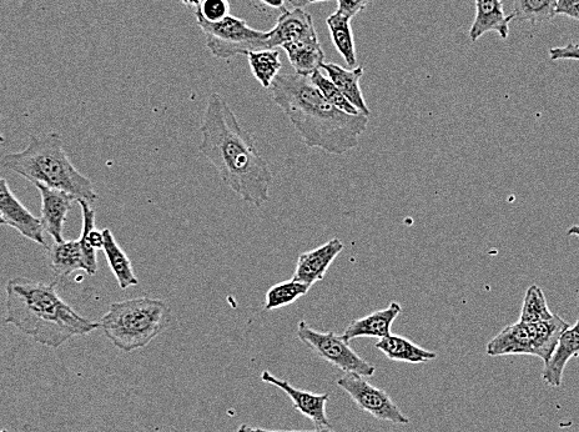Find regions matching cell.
<instances>
[{
  "instance_id": "29",
  "label": "cell",
  "mask_w": 579,
  "mask_h": 432,
  "mask_svg": "<svg viewBox=\"0 0 579 432\" xmlns=\"http://www.w3.org/2000/svg\"><path fill=\"white\" fill-rule=\"evenodd\" d=\"M230 4L228 0H203L195 9L196 17L204 19L205 22L219 23L228 17Z\"/></svg>"
},
{
  "instance_id": "32",
  "label": "cell",
  "mask_w": 579,
  "mask_h": 432,
  "mask_svg": "<svg viewBox=\"0 0 579 432\" xmlns=\"http://www.w3.org/2000/svg\"><path fill=\"white\" fill-rule=\"evenodd\" d=\"M556 15H566L579 22V0H557Z\"/></svg>"
},
{
  "instance_id": "3",
  "label": "cell",
  "mask_w": 579,
  "mask_h": 432,
  "mask_svg": "<svg viewBox=\"0 0 579 432\" xmlns=\"http://www.w3.org/2000/svg\"><path fill=\"white\" fill-rule=\"evenodd\" d=\"M57 285L58 281L45 284L23 276L10 279L5 288V323L52 349L99 329V323L85 319L60 298Z\"/></svg>"
},
{
  "instance_id": "28",
  "label": "cell",
  "mask_w": 579,
  "mask_h": 432,
  "mask_svg": "<svg viewBox=\"0 0 579 432\" xmlns=\"http://www.w3.org/2000/svg\"><path fill=\"white\" fill-rule=\"evenodd\" d=\"M312 83H314L317 89L320 90L322 95H324L327 102H329L332 107L339 109L340 112H344L350 115H360L361 113L357 110L354 105H352L349 100L344 97V94L336 88V85L331 82V80L325 77L324 74L317 70L311 75Z\"/></svg>"
},
{
  "instance_id": "23",
  "label": "cell",
  "mask_w": 579,
  "mask_h": 432,
  "mask_svg": "<svg viewBox=\"0 0 579 432\" xmlns=\"http://www.w3.org/2000/svg\"><path fill=\"white\" fill-rule=\"evenodd\" d=\"M327 28L331 33L337 52L352 69L357 67V55L354 34H352L351 18L336 12L326 19Z\"/></svg>"
},
{
  "instance_id": "25",
  "label": "cell",
  "mask_w": 579,
  "mask_h": 432,
  "mask_svg": "<svg viewBox=\"0 0 579 432\" xmlns=\"http://www.w3.org/2000/svg\"><path fill=\"white\" fill-rule=\"evenodd\" d=\"M557 0H513L512 18L532 25L551 22L556 17Z\"/></svg>"
},
{
  "instance_id": "2",
  "label": "cell",
  "mask_w": 579,
  "mask_h": 432,
  "mask_svg": "<svg viewBox=\"0 0 579 432\" xmlns=\"http://www.w3.org/2000/svg\"><path fill=\"white\" fill-rule=\"evenodd\" d=\"M270 92L307 148L344 155L359 147L369 117L346 114L332 107L310 77L279 74Z\"/></svg>"
},
{
  "instance_id": "16",
  "label": "cell",
  "mask_w": 579,
  "mask_h": 432,
  "mask_svg": "<svg viewBox=\"0 0 579 432\" xmlns=\"http://www.w3.org/2000/svg\"><path fill=\"white\" fill-rule=\"evenodd\" d=\"M401 313V305L392 301L385 309L351 321L341 336L347 343L359 338L384 339L391 334L392 324Z\"/></svg>"
},
{
  "instance_id": "38",
  "label": "cell",
  "mask_w": 579,
  "mask_h": 432,
  "mask_svg": "<svg viewBox=\"0 0 579 432\" xmlns=\"http://www.w3.org/2000/svg\"><path fill=\"white\" fill-rule=\"evenodd\" d=\"M568 235L577 236L579 239V225H572L570 229L567 231ZM578 301H579V294H578Z\"/></svg>"
},
{
  "instance_id": "35",
  "label": "cell",
  "mask_w": 579,
  "mask_h": 432,
  "mask_svg": "<svg viewBox=\"0 0 579 432\" xmlns=\"http://www.w3.org/2000/svg\"><path fill=\"white\" fill-rule=\"evenodd\" d=\"M292 8H301L304 9L307 4H309V0H286Z\"/></svg>"
},
{
  "instance_id": "14",
  "label": "cell",
  "mask_w": 579,
  "mask_h": 432,
  "mask_svg": "<svg viewBox=\"0 0 579 432\" xmlns=\"http://www.w3.org/2000/svg\"><path fill=\"white\" fill-rule=\"evenodd\" d=\"M269 33L268 49H276L288 43L319 38L317 37L314 20H312L309 13L301 8L285 10L280 15L274 29H271Z\"/></svg>"
},
{
  "instance_id": "11",
  "label": "cell",
  "mask_w": 579,
  "mask_h": 432,
  "mask_svg": "<svg viewBox=\"0 0 579 432\" xmlns=\"http://www.w3.org/2000/svg\"><path fill=\"white\" fill-rule=\"evenodd\" d=\"M0 216L5 225H9L22 234L24 238L45 246L42 221L29 212L9 188L7 180L0 178Z\"/></svg>"
},
{
  "instance_id": "21",
  "label": "cell",
  "mask_w": 579,
  "mask_h": 432,
  "mask_svg": "<svg viewBox=\"0 0 579 432\" xmlns=\"http://www.w3.org/2000/svg\"><path fill=\"white\" fill-rule=\"evenodd\" d=\"M281 48L288 55L289 62L295 73L304 75V77H311L325 63V53L322 50L319 38L288 43Z\"/></svg>"
},
{
  "instance_id": "6",
  "label": "cell",
  "mask_w": 579,
  "mask_h": 432,
  "mask_svg": "<svg viewBox=\"0 0 579 432\" xmlns=\"http://www.w3.org/2000/svg\"><path fill=\"white\" fill-rule=\"evenodd\" d=\"M570 328V324L561 316L540 323H523L508 325L487 345L488 356L528 355L536 356L547 363L555 351L561 335Z\"/></svg>"
},
{
  "instance_id": "41",
  "label": "cell",
  "mask_w": 579,
  "mask_h": 432,
  "mask_svg": "<svg viewBox=\"0 0 579 432\" xmlns=\"http://www.w3.org/2000/svg\"><path fill=\"white\" fill-rule=\"evenodd\" d=\"M4 142H5L4 135L0 133V144H3Z\"/></svg>"
},
{
  "instance_id": "1",
  "label": "cell",
  "mask_w": 579,
  "mask_h": 432,
  "mask_svg": "<svg viewBox=\"0 0 579 432\" xmlns=\"http://www.w3.org/2000/svg\"><path fill=\"white\" fill-rule=\"evenodd\" d=\"M200 133V153L214 165L226 187L254 207L268 203L273 172L261 157L254 135L241 127L233 109L218 93L208 99Z\"/></svg>"
},
{
  "instance_id": "20",
  "label": "cell",
  "mask_w": 579,
  "mask_h": 432,
  "mask_svg": "<svg viewBox=\"0 0 579 432\" xmlns=\"http://www.w3.org/2000/svg\"><path fill=\"white\" fill-rule=\"evenodd\" d=\"M375 348L381 351L387 359L400 361V363L425 364L437 358L434 351L421 348L404 336L394 334L377 341Z\"/></svg>"
},
{
  "instance_id": "37",
  "label": "cell",
  "mask_w": 579,
  "mask_h": 432,
  "mask_svg": "<svg viewBox=\"0 0 579 432\" xmlns=\"http://www.w3.org/2000/svg\"><path fill=\"white\" fill-rule=\"evenodd\" d=\"M259 432H335L332 431L331 429H317L315 431H271V430H264V429H258Z\"/></svg>"
},
{
  "instance_id": "27",
  "label": "cell",
  "mask_w": 579,
  "mask_h": 432,
  "mask_svg": "<svg viewBox=\"0 0 579 432\" xmlns=\"http://www.w3.org/2000/svg\"><path fill=\"white\" fill-rule=\"evenodd\" d=\"M553 318L550 308H548L545 293L538 285H532L527 289L525 300L521 311L523 323H540Z\"/></svg>"
},
{
  "instance_id": "13",
  "label": "cell",
  "mask_w": 579,
  "mask_h": 432,
  "mask_svg": "<svg viewBox=\"0 0 579 432\" xmlns=\"http://www.w3.org/2000/svg\"><path fill=\"white\" fill-rule=\"evenodd\" d=\"M344 249L345 245L339 238H332L316 249L300 254L292 279L312 288L324 280L327 270Z\"/></svg>"
},
{
  "instance_id": "40",
  "label": "cell",
  "mask_w": 579,
  "mask_h": 432,
  "mask_svg": "<svg viewBox=\"0 0 579 432\" xmlns=\"http://www.w3.org/2000/svg\"><path fill=\"white\" fill-rule=\"evenodd\" d=\"M327 2V0H309V3Z\"/></svg>"
},
{
  "instance_id": "33",
  "label": "cell",
  "mask_w": 579,
  "mask_h": 432,
  "mask_svg": "<svg viewBox=\"0 0 579 432\" xmlns=\"http://www.w3.org/2000/svg\"><path fill=\"white\" fill-rule=\"evenodd\" d=\"M89 241H90V244H92L95 249H97V250L102 249L103 243H104L103 231H102V233H100V231L95 230V229L90 231Z\"/></svg>"
},
{
  "instance_id": "34",
  "label": "cell",
  "mask_w": 579,
  "mask_h": 432,
  "mask_svg": "<svg viewBox=\"0 0 579 432\" xmlns=\"http://www.w3.org/2000/svg\"><path fill=\"white\" fill-rule=\"evenodd\" d=\"M260 2L265 4L266 7L280 9L284 7L286 0H260Z\"/></svg>"
},
{
  "instance_id": "8",
  "label": "cell",
  "mask_w": 579,
  "mask_h": 432,
  "mask_svg": "<svg viewBox=\"0 0 579 432\" xmlns=\"http://www.w3.org/2000/svg\"><path fill=\"white\" fill-rule=\"evenodd\" d=\"M296 335L301 343L314 351L320 359L344 371L345 374H357L362 378H371L376 374L375 366L362 359L341 335L332 331L322 333V331L312 329L305 320L297 324Z\"/></svg>"
},
{
  "instance_id": "15",
  "label": "cell",
  "mask_w": 579,
  "mask_h": 432,
  "mask_svg": "<svg viewBox=\"0 0 579 432\" xmlns=\"http://www.w3.org/2000/svg\"><path fill=\"white\" fill-rule=\"evenodd\" d=\"M42 198V225L45 231L52 236L54 243H63V229L65 219L77 199L62 190L34 185Z\"/></svg>"
},
{
  "instance_id": "31",
  "label": "cell",
  "mask_w": 579,
  "mask_h": 432,
  "mask_svg": "<svg viewBox=\"0 0 579 432\" xmlns=\"http://www.w3.org/2000/svg\"><path fill=\"white\" fill-rule=\"evenodd\" d=\"M551 60H577L579 62V44L570 43L565 47H556L550 49Z\"/></svg>"
},
{
  "instance_id": "9",
  "label": "cell",
  "mask_w": 579,
  "mask_h": 432,
  "mask_svg": "<svg viewBox=\"0 0 579 432\" xmlns=\"http://www.w3.org/2000/svg\"><path fill=\"white\" fill-rule=\"evenodd\" d=\"M83 210V230L79 240L54 243L48 249V260L58 279L67 278L75 271L83 270L90 276L97 274V249L89 241V233L95 229V210L87 202H79Z\"/></svg>"
},
{
  "instance_id": "42",
  "label": "cell",
  "mask_w": 579,
  "mask_h": 432,
  "mask_svg": "<svg viewBox=\"0 0 579 432\" xmlns=\"http://www.w3.org/2000/svg\"><path fill=\"white\" fill-rule=\"evenodd\" d=\"M0 225H5L4 220L2 219V216H0Z\"/></svg>"
},
{
  "instance_id": "24",
  "label": "cell",
  "mask_w": 579,
  "mask_h": 432,
  "mask_svg": "<svg viewBox=\"0 0 579 432\" xmlns=\"http://www.w3.org/2000/svg\"><path fill=\"white\" fill-rule=\"evenodd\" d=\"M246 57H248L250 69L255 79L258 80L264 88L270 89L281 69L279 50H255V52L249 53Z\"/></svg>"
},
{
  "instance_id": "17",
  "label": "cell",
  "mask_w": 579,
  "mask_h": 432,
  "mask_svg": "<svg viewBox=\"0 0 579 432\" xmlns=\"http://www.w3.org/2000/svg\"><path fill=\"white\" fill-rule=\"evenodd\" d=\"M512 15H507L502 0H476V17L470 29V40L476 43L486 33L496 32L503 40L510 34Z\"/></svg>"
},
{
  "instance_id": "19",
  "label": "cell",
  "mask_w": 579,
  "mask_h": 432,
  "mask_svg": "<svg viewBox=\"0 0 579 432\" xmlns=\"http://www.w3.org/2000/svg\"><path fill=\"white\" fill-rule=\"evenodd\" d=\"M322 69L325 70L327 78L336 85L344 97L354 105L365 117H370V108L367 105L360 88V80L364 77V67H356L354 69H345L335 63H324Z\"/></svg>"
},
{
  "instance_id": "30",
  "label": "cell",
  "mask_w": 579,
  "mask_h": 432,
  "mask_svg": "<svg viewBox=\"0 0 579 432\" xmlns=\"http://www.w3.org/2000/svg\"><path fill=\"white\" fill-rule=\"evenodd\" d=\"M370 0H337L339 8L337 12L346 15V17L354 18L357 14L364 12Z\"/></svg>"
},
{
  "instance_id": "18",
  "label": "cell",
  "mask_w": 579,
  "mask_h": 432,
  "mask_svg": "<svg viewBox=\"0 0 579 432\" xmlns=\"http://www.w3.org/2000/svg\"><path fill=\"white\" fill-rule=\"evenodd\" d=\"M579 354V319L558 340L551 359L545 364L542 379L553 388H560L568 361Z\"/></svg>"
},
{
  "instance_id": "10",
  "label": "cell",
  "mask_w": 579,
  "mask_h": 432,
  "mask_svg": "<svg viewBox=\"0 0 579 432\" xmlns=\"http://www.w3.org/2000/svg\"><path fill=\"white\" fill-rule=\"evenodd\" d=\"M336 384L350 396L357 408L371 415L372 418L389 421L394 425L410 424V419L402 413L391 396L386 391L371 385L362 376L345 374L336 381Z\"/></svg>"
},
{
  "instance_id": "12",
  "label": "cell",
  "mask_w": 579,
  "mask_h": 432,
  "mask_svg": "<svg viewBox=\"0 0 579 432\" xmlns=\"http://www.w3.org/2000/svg\"><path fill=\"white\" fill-rule=\"evenodd\" d=\"M261 380L266 384L283 390L292 401L294 409L304 415L305 418L311 420L317 429H331V424L326 414V406L330 400L329 394H314L296 389L288 380L279 379L278 376L271 374L268 370L261 374Z\"/></svg>"
},
{
  "instance_id": "4",
  "label": "cell",
  "mask_w": 579,
  "mask_h": 432,
  "mask_svg": "<svg viewBox=\"0 0 579 432\" xmlns=\"http://www.w3.org/2000/svg\"><path fill=\"white\" fill-rule=\"evenodd\" d=\"M0 165L34 185L73 195L78 203L92 204L99 199L90 179L70 162L59 133L30 135L28 147L22 152L4 155Z\"/></svg>"
},
{
  "instance_id": "39",
  "label": "cell",
  "mask_w": 579,
  "mask_h": 432,
  "mask_svg": "<svg viewBox=\"0 0 579 432\" xmlns=\"http://www.w3.org/2000/svg\"><path fill=\"white\" fill-rule=\"evenodd\" d=\"M238 432H259V430L251 428V426L244 424L240 426Z\"/></svg>"
},
{
  "instance_id": "36",
  "label": "cell",
  "mask_w": 579,
  "mask_h": 432,
  "mask_svg": "<svg viewBox=\"0 0 579 432\" xmlns=\"http://www.w3.org/2000/svg\"><path fill=\"white\" fill-rule=\"evenodd\" d=\"M181 3L185 5V7L196 9L199 7L203 0H180Z\"/></svg>"
},
{
  "instance_id": "22",
  "label": "cell",
  "mask_w": 579,
  "mask_h": 432,
  "mask_svg": "<svg viewBox=\"0 0 579 432\" xmlns=\"http://www.w3.org/2000/svg\"><path fill=\"white\" fill-rule=\"evenodd\" d=\"M103 236L104 243L102 249L115 279L118 280L119 288L127 290L130 286L139 285V279L134 273L132 261H130L128 255L124 253V250L120 248L117 240L114 238L112 230L104 229Z\"/></svg>"
},
{
  "instance_id": "26",
  "label": "cell",
  "mask_w": 579,
  "mask_h": 432,
  "mask_svg": "<svg viewBox=\"0 0 579 432\" xmlns=\"http://www.w3.org/2000/svg\"><path fill=\"white\" fill-rule=\"evenodd\" d=\"M310 289V286L294 279L275 284L266 291L264 310L273 311L294 304L296 300L309 293Z\"/></svg>"
},
{
  "instance_id": "5",
  "label": "cell",
  "mask_w": 579,
  "mask_h": 432,
  "mask_svg": "<svg viewBox=\"0 0 579 432\" xmlns=\"http://www.w3.org/2000/svg\"><path fill=\"white\" fill-rule=\"evenodd\" d=\"M170 319L171 310L165 301L143 296L110 304L99 325L115 348L133 353L164 333Z\"/></svg>"
},
{
  "instance_id": "7",
  "label": "cell",
  "mask_w": 579,
  "mask_h": 432,
  "mask_svg": "<svg viewBox=\"0 0 579 432\" xmlns=\"http://www.w3.org/2000/svg\"><path fill=\"white\" fill-rule=\"evenodd\" d=\"M196 20L205 35L206 47L216 58L231 59L268 49L270 33L251 28L244 19L228 15L219 23L205 22L200 17Z\"/></svg>"
}]
</instances>
